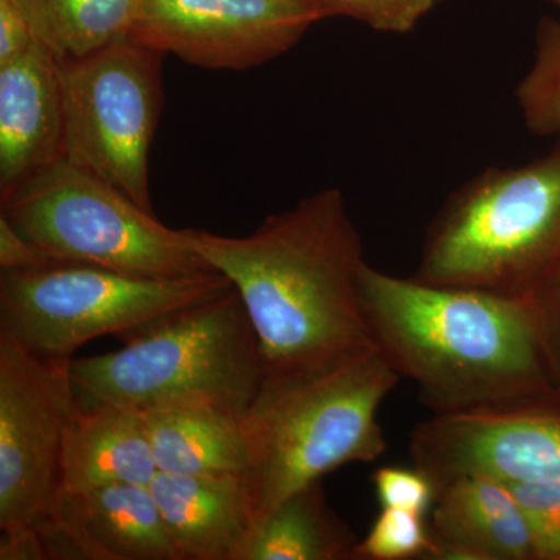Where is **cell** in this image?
<instances>
[{"mask_svg":"<svg viewBox=\"0 0 560 560\" xmlns=\"http://www.w3.org/2000/svg\"><path fill=\"white\" fill-rule=\"evenodd\" d=\"M359 544L327 503L319 480L290 493L268 512L250 530L238 560H359Z\"/></svg>","mask_w":560,"mask_h":560,"instance_id":"ac0fdd59","label":"cell"},{"mask_svg":"<svg viewBox=\"0 0 560 560\" xmlns=\"http://www.w3.org/2000/svg\"><path fill=\"white\" fill-rule=\"evenodd\" d=\"M410 455L436 488L466 475L504 485L560 480V411L433 415L412 431Z\"/></svg>","mask_w":560,"mask_h":560,"instance_id":"8fae6325","label":"cell"},{"mask_svg":"<svg viewBox=\"0 0 560 560\" xmlns=\"http://www.w3.org/2000/svg\"><path fill=\"white\" fill-rule=\"evenodd\" d=\"M180 560H238L254 528L242 475H175L150 482Z\"/></svg>","mask_w":560,"mask_h":560,"instance_id":"9a60e30c","label":"cell"},{"mask_svg":"<svg viewBox=\"0 0 560 560\" xmlns=\"http://www.w3.org/2000/svg\"><path fill=\"white\" fill-rule=\"evenodd\" d=\"M364 324L433 415L559 410L536 300L431 285L364 261Z\"/></svg>","mask_w":560,"mask_h":560,"instance_id":"6da1fadb","label":"cell"},{"mask_svg":"<svg viewBox=\"0 0 560 560\" xmlns=\"http://www.w3.org/2000/svg\"><path fill=\"white\" fill-rule=\"evenodd\" d=\"M186 234L191 249L241 294L265 375L377 349L359 300L363 245L340 189L316 191L245 237Z\"/></svg>","mask_w":560,"mask_h":560,"instance_id":"7a4b0ae2","label":"cell"},{"mask_svg":"<svg viewBox=\"0 0 560 560\" xmlns=\"http://www.w3.org/2000/svg\"><path fill=\"white\" fill-rule=\"evenodd\" d=\"M539 559L560 560V480L514 482Z\"/></svg>","mask_w":560,"mask_h":560,"instance_id":"603a6c76","label":"cell"},{"mask_svg":"<svg viewBox=\"0 0 560 560\" xmlns=\"http://www.w3.org/2000/svg\"><path fill=\"white\" fill-rule=\"evenodd\" d=\"M70 360L0 334V529L40 528L62 495L66 430L80 400Z\"/></svg>","mask_w":560,"mask_h":560,"instance_id":"9c48e42d","label":"cell"},{"mask_svg":"<svg viewBox=\"0 0 560 560\" xmlns=\"http://www.w3.org/2000/svg\"><path fill=\"white\" fill-rule=\"evenodd\" d=\"M433 537L423 515L399 508H382L357 548L359 560L433 559Z\"/></svg>","mask_w":560,"mask_h":560,"instance_id":"44dd1931","label":"cell"},{"mask_svg":"<svg viewBox=\"0 0 560 560\" xmlns=\"http://www.w3.org/2000/svg\"><path fill=\"white\" fill-rule=\"evenodd\" d=\"M38 529L54 560H180L150 486L62 492Z\"/></svg>","mask_w":560,"mask_h":560,"instance_id":"7c38bea8","label":"cell"},{"mask_svg":"<svg viewBox=\"0 0 560 560\" xmlns=\"http://www.w3.org/2000/svg\"><path fill=\"white\" fill-rule=\"evenodd\" d=\"M121 342L114 352L70 360L81 404L109 401L140 411L198 404L245 416L265 378L259 340L234 287Z\"/></svg>","mask_w":560,"mask_h":560,"instance_id":"5b68a950","label":"cell"},{"mask_svg":"<svg viewBox=\"0 0 560 560\" xmlns=\"http://www.w3.org/2000/svg\"><path fill=\"white\" fill-rule=\"evenodd\" d=\"M412 278L521 300L551 289L560 279V142L456 190L430 224Z\"/></svg>","mask_w":560,"mask_h":560,"instance_id":"277c9868","label":"cell"},{"mask_svg":"<svg viewBox=\"0 0 560 560\" xmlns=\"http://www.w3.org/2000/svg\"><path fill=\"white\" fill-rule=\"evenodd\" d=\"M143 412L158 470L175 475H243L245 423L237 412L183 404Z\"/></svg>","mask_w":560,"mask_h":560,"instance_id":"e0dca14e","label":"cell"},{"mask_svg":"<svg viewBox=\"0 0 560 560\" xmlns=\"http://www.w3.org/2000/svg\"><path fill=\"white\" fill-rule=\"evenodd\" d=\"M431 512L433 559H539L521 504L504 482L475 475L442 482Z\"/></svg>","mask_w":560,"mask_h":560,"instance_id":"5bb4252c","label":"cell"},{"mask_svg":"<svg viewBox=\"0 0 560 560\" xmlns=\"http://www.w3.org/2000/svg\"><path fill=\"white\" fill-rule=\"evenodd\" d=\"M400 375L377 349L313 370L267 374L243 416L242 480L254 526L298 489L386 452L378 410Z\"/></svg>","mask_w":560,"mask_h":560,"instance_id":"3957f363","label":"cell"},{"mask_svg":"<svg viewBox=\"0 0 560 560\" xmlns=\"http://www.w3.org/2000/svg\"><path fill=\"white\" fill-rule=\"evenodd\" d=\"M232 289L219 271L160 279L54 261L0 272V334L40 357L72 360L105 335L124 340L153 320Z\"/></svg>","mask_w":560,"mask_h":560,"instance_id":"52a82bcc","label":"cell"},{"mask_svg":"<svg viewBox=\"0 0 560 560\" xmlns=\"http://www.w3.org/2000/svg\"><path fill=\"white\" fill-rule=\"evenodd\" d=\"M54 261L0 215V270H27Z\"/></svg>","mask_w":560,"mask_h":560,"instance_id":"d4e9b609","label":"cell"},{"mask_svg":"<svg viewBox=\"0 0 560 560\" xmlns=\"http://www.w3.org/2000/svg\"><path fill=\"white\" fill-rule=\"evenodd\" d=\"M552 382L560 390V279L536 300Z\"/></svg>","mask_w":560,"mask_h":560,"instance_id":"4316f807","label":"cell"},{"mask_svg":"<svg viewBox=\"0 0 560 560\" xmlns=\"http://www.w3.org/2000/svg\"><path fill=\"white\" fill-rule=\"evenodd\" d=\"M158 471L142 411L109 401H80L66 430L62 492L150 486Z\"/></svg>","mask_w":560,"mask_h":560,"instance_id":"2e32d148","label":"cell"},{"mask_svg":"<svg viewBox=\"0 0 560 560\" xmlns=\"http://www.w3.org/2000/svg\"><path fill=\"white\" fill-rule=\"evenodd\" d=\"M33 36L58 61L80 60L130 35L140 0H16Z\"/></svg>","mask_w":560,"mask_h":560,"instance_id":"d6986e66","label":"cell"},{"mask_svg":"<svg viewBox=\"0 0 560 560\" xmlns=\"http://www.w3.org/2000/svg\"><path fill=\"white\" fill-rule=\"evenodd\" d=\"M518 108L533 135H560V22L545 18L536 33L533 68L518 84Z\"/></svg>","mask_w":560,"mask_h":560,"instance_id":"ffe728a7","label":"cell"},{"mask_svg":"<svg viewBox=\"0 0 560 560\" xmlns=\"http://www.w3.org/2000/svg\"><path fill=\"white\" fill-rule=\"evenodd\" d=\"M0 560H49L39 529L22 528L2 533Z\"/></svg>","mask_w":560,"mask_h":560,"instance_id":"83f0119b","label":"cell"},{"mask_svg":"<svg viewBox=\"0 0 560 560\" xmlns=\"http://www.w3.org/2000/svg\"><path fill=\"white\" fill-rule=\"evenodd\" d=\"M323 18L346 16L374 31L405 35L441 0H316Z\"/></svg>","mask_w":560,"mask_h":560,"instance_id":"7402d4cb","label":"cell"},{"mask_svg":"<svg viewBox=\"0 0 560 560\" xmlns=\"http://www.w3.org/2000/svg\"><path fill=\"white\" fill-rule=\"evenodd\" d=\"M375 493L382 508H399L425 515L436 501L438 488L425 471L388 466L375 471Z\"/></svg>","mask_w":560,"mask_h":560,"instance_id":"cb8c5ba5","label":"cell"},{"mask_svg":"<svg viewBox=\"0 0 560 560\" xmlns=\"http://www.w3.org/2000/svg\"><path fill=\"white\" fill-rule=\"evenodd\" d=\"M0 215L51 260L145 278L215 271L172 230L127 195L60 158L0 197Z\"/></svg>","mask_w":560,"mask_h":560,"instance_id":"8992f818","label":"cell"},{"mask_svg":"<svg viewBox=\"0 0 560 560\" xmlns=\"http://www.w3.org/2000/svg\"><path fill=\"white\" fill-rule=\"evenodd\" d=\"M60 62L35 40L0 65V197L62 158Z\"/></svg>","mask_w":560,"mask_h":560,"instance_id":"4fadbf2b","label":"cell"},{"mask_svg":"<svg viewBox=\"0 0 560 560\" xmlns=\"http://www.w3.org/2000/svg\"><path fill=\"white\" fill-rule=\"evenodd\" d=\"M324 20L316 0H140L130 38L206 69L256 68Z\"/></svg>","mask_w":560,"mask_h":560,"instance_id":"30bf717a","label":"cell"},{"mask_svg":"<svg viewBox=\"0 0 560 560\" xmlns=\"http://www.w3.org/2000/svg\"><path fill=\"white\" fill-rule=\"evenodd\" d=\"M164 55L130 36L60 62L62 158L153 212L149 154L162 109Z\"/></svg>","mask_w":560,"mask_h":560,"instance_id":"ba28073f","label":"cell"},{"mask_svg":"<svg viewBox=\"0 0 560 560\" xmlns=\"http://www.w3.org/2000/svg\"><path fill=\"white\" fill-rule=\"evenodd\" d=\"M35 40L16 0H0V65L20 57Z\"/></svg>","mask_w":560,"mask_h":560,"instance_id":"484cf974","label":"cell"},{"mask_svg":"<svg viewBox=\"0 0 560 560\" xmlns=\"http://www.w3.org/2000/svg\"><path fill=\"white\" fill-rule=\"evenodd\" d=\"M544 2L551 3V5L558 7L560 10V0H544Z\"/></svg>","mask_w":560,"mask_h":560,"instance_id":"f1b7e54d","label":"cell"}]
</instances>
